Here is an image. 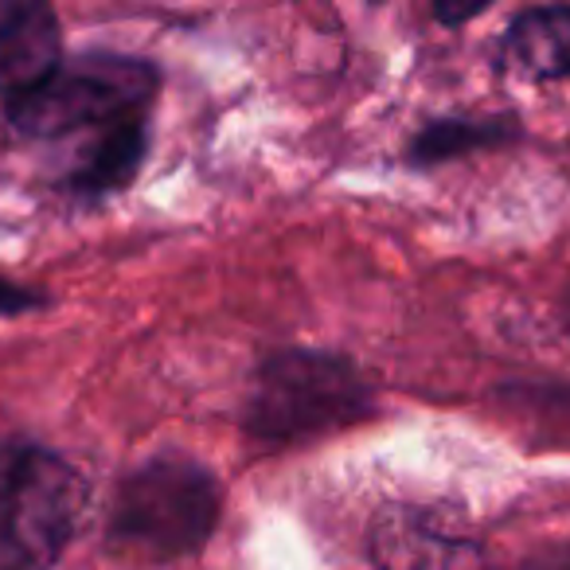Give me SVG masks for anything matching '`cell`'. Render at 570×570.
Wrapping results in <instances>:
<instances>
[{
	"label": "cell",
	"mask_w": 570,
	"mask_h": 570,
	"mask_svg": "<svg viewBox=\"0 0 570 570\" xmlns=\"http://www.w3.org/2000/svg\"><path fill=\"white\" fill-rule=\"evenodd\" d=\"M87 512V481L36 442H0V570H51Z\"/></svg>",
	"instance_id": "obj_1"
},
{
	"label": "cell",
	"mask_w": 570,
	"mask_h": 570,
	"mask_svg": "<svg viewBox=\"0 0 570 570\" xmlns=\"http://www.w3.org/2000/svg\"><path fill=\"white\" fill-rule=\"evenodd\" d=\"M372 414V387L341 356L277 352L258 367L246 399V430L258 442H305Z\"/></svg>",
	"instance_id": "obj_2"
},
{
	"label": "cell",
	"mask_w": 570,
	"mask_h": 570,
	"mask_svg": "<svg viewBox=\"0 0 570 570\" xmlns=\"http://www.w3.org/2000/svg\"><path fill=\"white\" fill-rule=\"evenodd\" d=\"M219 484L196 461L157 458L134 469L118 489L110 543L121 554L173 562L204 547L219 520Z\"/></svg>",
	"instance_id": "obj_3"
},
{
	"label": "cell",
	"mask_w": 570,
	"mask_h": 570,
	"mask_svg": "<svg viewBox=\"0 0 570 570\" xmlns=\"http://www.w3.org/2000/svg\"><path fill=\"white\" fill-rule=\"evenodd\" d=\"M157 67L129 56H75L24 98L9 102V121L24 137H67L141 118L157 95Z\"/></svg>",
	"instance_id": "obj_4"
},
{
	"label": "cell",
	"mask_w": 570,
	"mask_h": 570,
	"mask_svg": "<svg viewBox=\"0 0 570 570\" xmlns=\"http://www.w3.org/2000/svg\"><path fill=\"white\" fill-rule=\"evenodd\" d=\"M372 554L380 570H465L473 543L438 508H391L375 520Z\"/></svg>",
	"instance_id": "obj_5"
},
{
	"label": "cell",
	"mask_w": 570,
	"mask_h": 570,
	"mask_svg": "<svg viewBox=\"0 0 570 570\" xmlns=\"http://www.w3.org/2000/svg\"><path fill=\"white\" fill-rule=\"evenodd\" d=\"M59 59V20L43 4H12L0 12V98H24L48 79Z\"/></svg>",
	"instance_id": "obj_6"
},
{
	"label": "cell",
	"mask_w": 570,
	"mask_h": 570,
	"mask_svg": "<svg viewBox=\"0 0 570 570\" xmlns=\"http://www.w3.org/2000/svg\"><path fill=\"white\" fill-rule=\"evenodd\" d=\"M145 153H149V126L141 118H126L110 129H98V141L82 153V160L67 176V191L75 196H110V191L126 188L141 168Z\"/></svg>",
	"instance_id": "obj_7"
},
{
	"label": "cell",
	"mask_w": 570,
	"mask_h": 570,
	"mask_svg": "<svg viewBox=\"0 0 570 570\" xmlns=\"http://www.w3.org/2000/svg\"><path fill=\"white\" fill-rule=\"evenodd\" d=\"M504 63L528 79H570V9H528L504 32Z\"/></svg>",
	"instance_id": "obj_8"
},
{
	"label": "cell",
	"mask_w": 570,
	"mask_h": 570,
	"mask_svg": "<svg viewBox=\"0 0 570 570\" xmlns=\"http://www.w3.org/2000/svg\"><path fill=\"white\" fill-rule=\"evenodd\" d=\"M515 137L512 118H484V121H430L406 149L411 165H442V160H458L465 153L492 149Z\"/></svg>",
	"instance_id": "obj_9"
},
{
	"label": "cell",
	"mask_w": 570,
	"mask_h": 570,
	"mask_svg": "<svg viewBox=\"0 0 570 570\" xmlns=\"http://www.w3.org/2000/svg\"><path fill=\"white\" fill-rule=\"evenodd\" d=\"M40 302L43 297L36 294V289H24V285L0 277V313H4V317H17V313H24V309H36Z\"/></svg>",
	"instance_id": "obj_10"
},
{
	"label": "cell",
	"mask_w": 570,
	"mask_h": 570,
	"mask_svg": "<svg viewBox=\"0 0 570 570\" xmlns=\"http://www.w3.org/2000/svg\"><path fill=\"white\" fill-rule=\"evenodd\" d=\"M489 9V4H438L434 9V17L442 20V24H465V20H473V17H481V12Z\"/></svg>",
	"instance_id": "obj_11"
},
{
	"label": "cell",
	"mask_w": 570,
	"mask_h": 570,
	"mask_svg": "<svg viewBox=\"0 0 570 570\" xmlns=\"http://www.w3.org/2000/svg\"><path fill=\"white\" fill-rule=\"evenodd\" d=\"M523 570H570V547H562V551H554V554H543V559H531Z\"/></svg>",
	"instance_id": "obj_12"
},
{
	"label": "cell",
	"mask_w": 570,
	"mask_h": 570,
	"mask_svg": "<svg viewBox=\"0 0 570 570\" xmlns=\"http://www.w3.org/2000/svg\"><path fill=\"white\" fill-rule=\"evenodd\" d=\"M562 328H567V336H570V289H567V297H562Z\"/></svg>",
	"instance_id": "obj_13"
}]
</instances>
